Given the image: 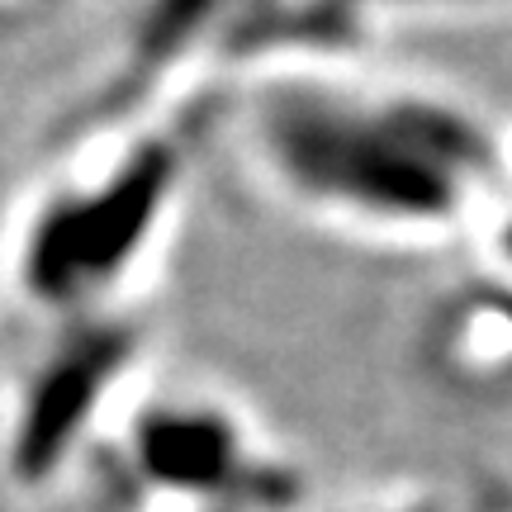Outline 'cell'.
<instances>
[{"instance_id":"1","label":"cell","mask_w":512,"mask_h":512,"mask_svg":"<svg viewBox=\"0 0 512 512\" xmlns=\"http://www.w3.org/2000/svg\"><path fill=\"white\" fill-rule=\"evenodd\" d=\"M271 143L294 181L384 214H446L456 200L451 166L427 157L399 124V110L361 119L323 100H285L271 114Z\"/></svg>"},{"instance_id":"2","label":"cell","mask_w":512,"mask_h":512,"mask_svg":"<svg viewBox=\"0 0 512 512\" xmlns=\"http://www.w3.org/2000/svg\"><path fill=\"white\" fill-rule=\"evenodd\" d=\"M166 181H171L166 147H147L95 200L53 209L29 247V285L62 299L114 275L124 266V256L143 242L147 223L166 195Z\"/></svg>"},{"instance_id":"3","label":"cell","mask_w":512,"mask_h":512,"mask_svg":"<svg viewBox=\"0 0 512 512\" xmlns=\"http://www.w3.org/2000/svg\"><path fill=\"white\" fill-rule=\"evenodd\" d=\"M124 356H128L124 332L100 328V332L76 337L72 347L43 370L34 399H29V408H24V427H19V441H15L19 475H29V479L48 475L57 460H62L67 441L81 432L86 413L95 408L105 380L124 366Z\"/></svg>"},{"instance_id":"4","label":"cell","mask_w":512,"mask_h":512,"mask_svg":"<svg viewBox=\"0 0 512 512\" xmlns=\"http://www.w3.org/2000/svg\"><path fill=\"white\" fill-rule=\"evenodd\" d=\"M143 465L166 484L190 489H223L238 475V446L233 432L209 413H157L138 432Z\"/></svg>"},{"instance_id":"5","label":"cell","mask_w":512,"mask_h":512,"mask_svg":"<svg viewBox=\"0 0 512 512\" xmlns=\"http://www.w3.org/2000/svg\"><path fill=\"white\" fill-rule=\"evenodd\" d=\"M223 0H152V10L143 15L138 24V38H133V53H138V67H157L166 57H176L190 43V38L200 34V24L214 10H219Z\"/></svg>"},{"instance_id":"6","label":"cell","mask_w":512,"mask_h":512,"mask_svg":"<svg viewBox=\"0 0 512 512\" xmlns=\"http://www.w3.org/2000/svg\"><path fill=\"white\" fill-rule=\"evenodd\" d=\"M342 5H361V0H342Z\"/></svg>"},{"instance_id":"7","label":"cell","mask_w":512,"mask_h":512,"mask_svg":"<svg viewBox=\"0 0 512 512\" xmlns=\"http://www.w3.org/2000/svg\"><path fill=\"white\" fill-rule=\"evenodd\" d=\"M508 247H512V233H508Z\"/></svg>"}]
</instances>
